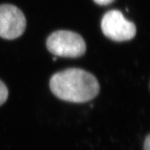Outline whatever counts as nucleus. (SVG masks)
<instances>
[{
    "instance_id": "obj_1",
    "label": "nucleus",
    "mask_w": 150,
    "mask_h": 150,
    "mask_svg": "<svg viewBox=\"0 0 150 150\" xmlns=\"http://www.w3.org/2000/svg\"><path fill=\"white\" fill-rule=\"evenodd\" d=\"M50 87L56 97L73 103L89 102L100 90L97 78L80 68H67L55 73L50 79Z\"/></svg>"
},
{
    "instance_id": "obj_2",
    "label": "nucleus",
    "mask_w": 150,
    "mask_h": 150,
    "mask_svg": "<svg viewBox=\"0 0 150 150\" xmlns=\"http://www.w3.org/2000/svg\"><path fill=\"white\" fill-rule=\"evenodd\" d=\"M47 48L54 55L65 58H78L86 53V45L77 33L67 30L54 31L47 38Z\"/></svg>"
},
{
    "instance_id": "obj_3",
    "label": "nucleus",
    "mask_w": 150,
    "mask_h": 150,
    "mask_svg": "<svg viewBox=\"0 0 150 150\" xmlns=\"http://www.w3.org/2000/svg\"><path fill=\"white\" fill-rule=\"evenodd\" d=\"M101 28L106 37L116 42L130 40L136 34V27L118 10H111L104 14Z\"/></svg>"
},
{
    "instance_id": "obj_4",
    "label": "nucleus",
    "mask_w": 150,
    "mask_h": 150,
    "mask_svg": "<svg viewBox=\"0 0 150 150\" xmlns=\"http://www.w3.org/2000/svg\"><path fill=\"white\" fill-rule=\"evenodd\" d=\"M27 20L22 11L12 4L0 5V37L14 40L23 34Z\"/></svg>"
},
{
    "instance_id": "obj_5",
    "label": "nucleus",
    "mask_w": 150,
    "mask_h": 150,
    "mask_svg": "<svg viewBox=\"0 0 150 150\" xmlns=\"http://www.w3.org/2000/svg\"><path fill=\"white\" fill-rule=\"evenodd\" d=\"M8 96V91L6 86L0 80V106L4 104Z\"/></svg>"
},
{
    "instance_id": "obj_6",
    "label": "nucleus",
    "mask_w": 150,
    "mask_h": 150,
    "mask_svg": "<svg viewBox=\"0 0 150 150\" xmlns=\"http://www.w3.org/2000/svg\"><path fill=\"white\" fill-rule=\"evenodd\" d=\"M97 4L101 5V6H106L111 4L114 0H93Z\"/></svg>"
},
{
    "instance_id": "obj_7",
    "label": "nucleus",
    "mask_w": 150,
    "mask_h": 150,
    "mask_svg": "<svg viewBox=\"0 0 150 150\" xmlns=\"http://www.w3.org/2000/svg\"><path fill=\"white\" fill-rule=\"evenodd\" d=\"M144 150H150V135L148 134L146 137L143 146Z\"/></svg>"
}]
</instances>
